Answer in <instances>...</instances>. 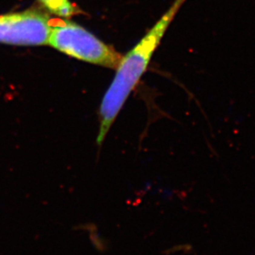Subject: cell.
I'll return each mask as SVG.
<instances>
[{"instance_id":"1","label":"cell","mask_w":255,"mask_h":255,"mask_svg":"<svg viewBox=\"0 0 255 255\" xmlns=\"http://www.w3.org/2000/svg\"><path fill=\"white\" fill-rule=\"evenodd\" d=\"M184 1L176 0L140 41L122 57L100 104L98 144L103 143L125 101L147 71L153 53Z\"/></svg>"},{"instance_id":"2","label":"cell","mask_w":255,"mask_h":255,"mask_svg":"<svg viewBox=\"0 0 255 255\" xmlns=\"http://www.w3.org/2000/svg\"><path fill=\"white\" fill-rule=\"evenodd\" d=\"M47 44L71 57L108 68H117L123 57L114 47L68 20L51 23Z\"/></svg>"},{"instance_id":"3","label":"cell","mask_w":255,"mask_h":255,"mask_svg":"<svg viewBox=\"0 0 255 255\" xmlns=\"http://www.w3.org/2000/svg\"><path fill=\"white\" fill-rule=\"evenodd\" d=\"M49 17L36 8L0 15V43L42 46L51 29Z\"/></svg>"},{"instance_id":"4","label":"cell","mask_w":255,"mask_h":255,"mask_svg":"<svg viewBox=\"0 0 255 255\" xmlns=\"http://www.w3.org/2000/svg\"><path fill=\"white\" fill-rule=\"evenodd\" d=\"M51 13L63 18H70L80 13V9L70 0H38Z\"/></svg>"}]
</instances>
